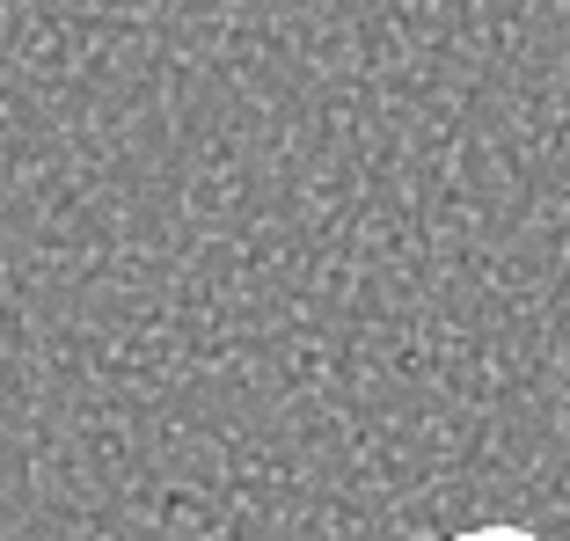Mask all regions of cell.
<instances>
[{
	"mask_svg": "<svg viewBox=\"0 0 570 541\" xmlns=\"http://www.w3.org/2000/svg\"><path fill=\"white\" fill-rule=\"evenodd\" d=\"M453 541H541V534H527V527H475V534H453Z\"/></svg>",
	"mask_w": 570,
	"mask_h": 541,
	"instance_id": "cell-1",
	"label": "cell"
}]
</instances>
